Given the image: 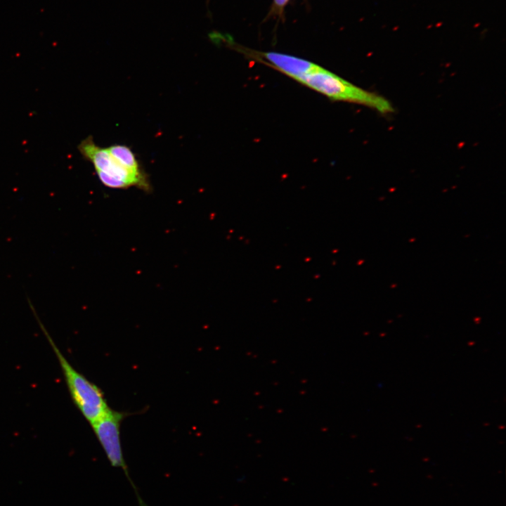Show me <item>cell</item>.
Wrapping results in <instances>:
<instances>
[{"instance_id": "1", "label": "cell", "mask_w": 506, "mask_h": 506, "mask_svg": "<svg viewBox=\"0 0 506 506\" xmlns=\"http://www.w3.org/2000/svg\"><path fill=\"white\" fill-rule=\"evenodd\" d=\"M295 80L332 100L365 105L382 114L394 111L392 105L384 97L361 89L321 66Z\"/></svg>"}, {"instance_id": "2", "label": "cell", "mask_w": 506, "mask_h": 506, "mask_svg": "<svg viewBox=\"0 0 506 506\" xmlns=\"http://www.w3.org/2000/svg\"><path fill=\"white\" fill-rule=\"evenodd\" d=\"M37 320L58 358L74 405L91 424L110 408L103 392L97 385L90 382L72 367L38 318Z\"/></svg>"}, {"instance_id": "3", "label": "cell", "mask_w": 506, "mask_h": 506, "mask_svg": "<svg viewBox=\"0 0 506 506\" xmlns=\"http://www.w3.org/2000/svg\"><path fill=\"white\" fill-rule=\"evenodd\" d=\"M82 156L93 165L101 183L111 188H127L135 186L149 191L150 185L146 175L136 174L126 169L114 159L107 148L97 145L91 136L82 141L79 146Z\"/></svg>"}, {"instance_id": "4", "label": "cell", "mask_w": 506, "mask_h": 506, "mask_svg": "<svg viewBox=\"0 0 506 506\" xmlns=\"http://www.w3.org/2000/svg\"><path fill=\"white\" fill-rule=\"evenodd\" d=\"M125 414L109 408L100 417L91 424L96 438L100 442L110 465L121 468L136 496L139 506H148L139 495L130 478L128 467L125 462L120 439V425Z\"/></svg>"}, {"instance_id": "5", "label": "cell", "mask_w": 506, "mask_h": 506, "mask_svg": "<svg viewBox=\"0 0 506 506\" xmlns=\"http://www.w3.org/2000/svg\"><path fill=\"white\" fill-rule=\"evenodd\" d=\"M251 56L257 58L268 66L295 80L297 77L318 70L320 66L311 61L293 56L276 52H252Z\"/></svg>"}, {"instance_id": "6", "label": "cell", "mask_w": 506, "mask_h": 506, "mask_svg": "<svg viewBox=\"0 0 506 506\" xmlns=\"http://www.w3.org/2000/svg\"><path fill=\"white\" fill-rule=\"evenodd\" d=\"M107 150L114 159L126 169L136 174L143 173L134 153L127 146L115 145Z\"/></svg>"}, {"instance_id": "7", "label": "cell", "mask_w": 506, "mask_h": 506, "mask_svg": "<svg viewBox=\"0 0 506 506\" xmlns=\"http://www.w3.org/2000/svg\"><path fill=\"white\" fill-rule=\"evenodd\" d=\"M288 1L289 0H274L275 6L276 8L281 11Z\"/></svg>"}]
</instances>
